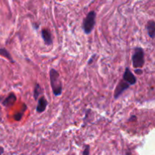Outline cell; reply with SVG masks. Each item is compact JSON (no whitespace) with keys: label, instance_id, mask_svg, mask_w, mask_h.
<instances>
[{"label":"cell","instance_id":"1","mask_svg":"<svg viewBox=\"0 0 155 155\" xmlns=\"http://www.w3.org/2000/svg\"><path fill=\"white\" fill-rule=\"evenodd\" d=\"M49 79L53 94L55 96H60L63 91V86L58 71L51 68L49 71Z\"/></svg>","mask_w":155,"mask_h":155},{"label":"cell","instance_id":"2","mask_svg":"<svg viewBox=\"0 0 155 155\" xmlns=\"http://www.w3.org/2000/svg\"><path fill=\"white\" fill-rule=\"evenodd\" d=\"M95 23H96V12L95 11H91L87 14L83 21L82 28L85 34L89 35L92 33L95 27Z\"/></svg>","mask_w":155,"mask_h":155},{"label":"cell","instance_id":"3","mask_svg":"<svg viewBox=\"0 0 155 155\" xmlns=\"http://www.w3.org/2000/svg\"><path fill=\"white\" fill-rule=\"evenodd\" d=\"M132 62L133 67L136 68H142L145 64V52L143 48L141 47H136L134 53L132 55Z\"/></svg>","mask_w":155,"mask_h":155},{"label":"cell","instance_id":"4","mask_svg":"<svg viewBox=\"0 0 155 155\" xmlns=\"http://www.w3.org/2000/svg\"><path fill=\"white\" fill-rule=\"evenodd\" d=\"M130 86L128 84V83H127L123 80H121V81L117 84L116 89H115L114 93V99H117V98H119L120 97V95H122V94L124 93L127 89L130 88Z\"/></svg>","mask_w":155,"mask_h":155},{"label":"cell","instance_id":"5","mask_svg":"<svg viewBox=\"0 0 155 155\" xmlns=\"http://www.w3.org/2000/svg\"><path fill=\"white\" fill-rule=\"evenodd\" d=\"M123 80L125 81L127 83H128L130 86H133L137 82L136 77L133 74V72H131V71H130L129 68H126L125 71H124V74H123Z\"/></svg>","mask_w":155,"mask_h":155},{"label":"cell","instance_id":"6","mask_svg":"<svg viewBox=\"0 0 155 155\" xmlns=\"http://www.w3.org/2000/svg\"><path fill=\"white\" fill-rule=\"evenodd\" d=\"M41 36L46 45H51L53 43L52 36L50 30L47 28H43L41 30Z\"/></svg>","mask_w":155,"mask_h":155},{"label":"cell","instance_id":"7","mask_svg":"<svg viewBox=\"0 0 155 155\" xmlns=\"http://www.w3.org/2000/svg\"><path fill=\"white\" fill-rule=\"evenodd\" d=\"M48 101L45 99V97L42 96L39 100H38V104L36 106V112L39 114L43 113L45 110H46V107L48 106Z\"/></svg>","mask_w":155,"mask_h":155},{"label":"cell","instance_id":"8","mask_svg":"<svg viewBox=\"0 0 155 155\" xmlns=\"http://www.w3.org/2000/svg\"><path fill=\"white\" fill-rule=\"evenodd\" d=\"M17 101V97L16 95L14 93H10L8 95V96L7 98H5V99L2 102V105L5 107H12V105L15 104V103Z\"/></svg>","mask_w":155,"mask_h":155},{"label":"cell","instance_id":"9","mask_svg":"<svg viewBox=\"0 0 155 155\" xmlns=\"http://www.w3.org/2000/svg\"><path fill=\"white\" fill-rule=\"evenodd\" d=\"M147 32H148V35L149 36L150 38L154 39L155 36V22L153 20L148 21L146 26Z\"/></svg>","mask_w":155,"mask_h":155},{"label":"cell","instance_id":"10","mask_svg":"<svg viewBox=\"0 0 155 155\" xmlns=\"http://www.w3.org/2000/svg\"><path fill=\"white\" fill-rule=\"evenodd\" d=\"M0 55L5 58L7 60H8L9 61L11 62V63H15V61H14L13 58L11 55L10 52L5 48H0Z\"/></svg>","mask_w":155,"mask_h":155},{"label":"cell","instance_id":"11","mask_svg":"<svg viewBox=\"0 0 155 155\" xmlns=\"http://www.w3.org/2000/svg\"><path fill=\"white\" fill-rule=\"evenodd\" d=\"M43 91H42V87L39 83H36L34 86V90H33V98L36 101H37L38 98L40 96L41 94H42Z\"/></svg>","mask_w":155,"mask_h":155},{"label":"cell","instance_id":"12","mask_svg":"<svg viewBox=\"0 0 155 155\" xmlns=\"http://www.w3.org/2000/svg\"><path fill=\"white\" fill-rule=\"evenodd\" d=\"M24 110H23V111H22V110H21V112H19V113L15 114L14 115V119H15V120H16V121H20V120H21V118H22V117H23V114H24Z\"/></svg>","mask_w":155,"mask_h":155},{"label":"cell","instance_id":"13","mask_svg":"<svg viewBox=\"0 0 155 155\" xmlns=\"http://www.w3.org/2000/svg\"><path fill=\"white\" fill-rule=\"evenodd\" d=\"M89 152H90V146L86 145L83 151V155H89Z\"/></svg>","mask_w":155,"mask_h":155},{"label":"cell","instance_id":"14","mask_svg":"<svg viewBox=\"0 0 155 155\" xmlns=\"http://www.w3.org/2000/svg\"><path fill=\"white\" fill-rule=\"evenodd\" d=\"M135 72H136V74H138V75H142V74H143V71H142V70L141 69V68L135 69Z\"/></svg>","mask_w":155,"mask_h":155},{"label":"cell","instance_id":"15","mask_svg":"<svg viewBox=\"0 0 155 155\" xmlns=\"http://www.w3.org/2000/svg\"><path fill=\"white\" fill-rule=\"evenodd\" d=\"M136 119H137L136 116L133 115V116H131V117L129 119V121H135V120H136Z\"/></svg>","mask_w":155,"mask_h":155},{"label":"cell","instance_id":"16","mask_svg":"<svg viewBox=\"0 0 155 155\" xmlns=\"http://www.w3.org/2000/svg\"><path fill=\"white\" fill-rule=\"evenodd\" d=\"M95 57V54H93V55L92 56V57H91V58H90V60L89 61V62H88V64H91L92 63V62H93V58H94Z\"/></svg>","mask_w":155,"mask_h":155},{"label":"cell","instance_id":"17","mask_svg":"<svg viewBox=\"0 0 155 155\" xmlns=\"http://www.w3.org/2000/svg\"><path fill=\"white\" fill-rule=\"evenodd\" d=\"M4 153V148H2V147L0 146V155H2Z\"/></svg>","mask_w":155,"mask_h":155},{"label":"cell","instance_id":"18","mask_svg":"<svg viewBox=\"0 0 155 155\" xmlns=\"http://www.w3.org/2000/svg\"><path fill=\"white\" fill-rule=\"evenodd\" d=\"M126 155H132V154H131V152H130V151H127Z\"/></svg>","mask_w":155,"mask_h":155},{"label":"cell","instance_id":"19","mask_svg":"<svg viewBox=\"0 0 155 155\" xmlns=\"http://www.w3.org/2000/svg\"><path fill=\"white\" fill-rule=\"evenodd\" d=\"M60 1H62V0H60Z\"/></svg>","mask_w":155,"mask_h":155}]
</instances>
